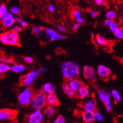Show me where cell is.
Instances as JSON below:
<instances>
[{
    "instance_id": "obj_40",
    "label": "cell",
    "mask_w": 123,
    "mask_h": 123,
    "mask_svg": "<svg viewBox=\"0 0 123 123\" xmlns=\"http://www.w3.org/2000/svg\"><path fill=\"white\" fill-rule=\"evenodd\" d=\"M88 12H89V14L90 15V16L92 18H96V17L98 16V14H97L96 11H92V10H90V11H89Z\"/></svg>"
},
{
    "instance_id": "obj_34",
    "label": "cell",
    "mask_w": 123,
    "mask_h": 123,
    "mask_svg": "<svg viewBox=\"0 0 123 123\" xmlns=\"http://www.w3.org/2000/svg\"><path fill=\"white\" fill-rule=\"evenodd\" d=\"M20 9L16 6H13L11 7V13L14 15H18L20 14Z\"/></svg>"
},
{
    "instance_id": "obj_29",
    "label": "cell",
    "mask_w": 123,
    "mask_h": 123,
    "mask_svg": "<svg viewBox=\"0 0 123 123\" xmlns=\"http://www.w3.org/2000/svg\"><path fill=\"white\" fill-rule=\"evenodd\" d=\"M0 62L3 63L7 64H13L14 63V61L11 58H7L6 57H1L0 58Z\"/></svg>"
},
{
    "instance_id": "obj_9",
    "label": "cell",
    "mask_w": 123,
    "mask_h": 123,
    "mask_svg": "<svg viewBox=\"0 0 123 123\" xmlns=\"http://www.w3.org/2000/svg\"><path fill=\"white\" fill-rule=\"evenodd\" d=\"M44 32L45 33L47 38L51 42L58 41V40H62L66 38V36L58 33L55 30L50 28H44Z\"/></svg>"
},
{
    "instance_id": "obj_21",
    "label": "cell",
    "mask_w": 123,
    "mask_h": 123,
    "mask_svg": "<svg viewBox=\"0 0 123 123\" xmlns=\"http://www.w3.org/2000/svg\"><path fill=\"white\" fill-rule=\"evenodd\" d=\"M11 70L15 73L20 74L25 70V66L23 64H15L14 63L11 66Z\"/></svg>"
},
{
    "instance_id": "obj_4",
    "label": "cell",
    "mask_w": 123,
    "mask_h": 123,
    "mask_svg": "<svg viewBox=\"0 0 123 123\" xmlns=\"http://www.w3.org/2000/svg\"><path fill=\"white\" fill-rule=\"evenodd\" d=\"M34 91L32 88L26 87L18 95V102L22 107H28L31 104Z\"/></svg>"
},
{
    "instance_id": "obj_17",
    "label": "cell",
    "mask_w": 123,
    "mask_h": 123,
    "mask_svg": "<svg viewBox=\"0 0 123 123\" xmlns=\"http://www.w3.org/2000/svg\"><path fill=\"white\" fill-rule=\"evenodd\" d=\"M47 105L55 106H58L60 104L58 97L55 94V93L48 94L47 96Z\"/></svg>"
},
{
    "instance_id": "obj_35",
    "label": "cell",
    "mask_w": 123,
    "mask_h": 123,
    "mask_svg": "<svg viewBox=\"0 0 123 123\" xmlns=\"http://www.w3.org/2000/svg\"><path fill=\"white\" fill-rule=\"evenodd\" d=\"M72 15H73L74 18H75V20L79 17H81V13L79 10L78 9H75L72 11Z\"/></svg>"
},
{
    "instance_id": "obj_15",
    "label": "cell",
    "mask_w": 123,
    "mask_h": 123,
    "mask_svg": "<svg viewBox=\"0 0 123 123\" xmlns=\"http://www.w3.org/2000/svg\"><path fill=\"white\" fill-rule=\"evenodd\" d=\"M77 97H79L81 99H84L89 97L90 95V91L89 88L85 85H83L77 91Z\"/></svg>"
},
{
    "instance_id": "obj_13",
    "label": "cell",
    "mask_w": 123,
    "mask_h": 123,
    "mask_svg": "<svg viewBox=\"0 0 123 123\" xmlns=\"http://www.w3.org/2000/svg\"><path fill=\"white\" fill-rule=\"evenodd\" d=\"M84 111H89L94 112L97 110V102L95 99H91L83 105Z\"/></svg>"
},
{
    "instance_id": "obj_45",
    "label": "cell",
    "mask_w": 123,
    "mask_h": 123,
    "mask_svg": "<svg viewBox=\"0 0 123 123\" xmlns=\"http://www.w3.org/2000/svg\"><path fill=\"white\" fill-rule=\"evenodd\" d=\"M47 68H41L39 69V71L41 72V73H43V72H47Z\"/></svg>"
},
{
    "instance_id": "obj_32",
    "label": "cell",
    "mask_w": 123,
    "mask_h": 123,
    "mask_svg": "<svg viewBox=\"0 0 123 123\" xmlns=\"http://www.w3.org/2000/svg\"><path fill=\"white\" fill-rule=\"evenodd\" d=\"M108 26H109V28L110 30V31H111V32H113V33H114L117 29L119 28V26H118V25L117 24L116 22H113V21H112L111 24L110 25Z\"/></svg>"
},
{
    "instance_id": "obj_2",
    "label": "cell",
    "mask_w": 123,
    "mask_h": 123,
    "mask_svg": "<svg viewBox=\"0 0 123 123\" xmlns=\"http://www.w3.org/2000/svg\"><path fill=\"white\" fill-rule=\"evenodd\" d=\"M0 42L3 44L12 46H20V37L18 33L12 30L6 31L0 34Z\"/></svg>"
},
{
    "instance_id": "obj_37",
    "label": "cell",
    "mask_w": 123,
    "mask_h": 123,
    "mask_svg": "<svg viewBox=\"0 0 123 123\" xmlns=\"http://www.w3.org/2000/svg\"><path fill=\"white\" fill-rule=\"evenodd\" d=\"M22 30V26H20L18 25L15 26L13 28V29H12V31H14V32H15V33H19L20 32H21Z\"/></svg>"
},
{
    "instance_id": "obj_8",
    "label": "cell",
    "mask_w": 123,
    "mask_h": 123,
    "mask_svg": "<svg viewBox=\"0 0 123 123\" xmlns=\"http://www.w3.org/2000/svg\"><path fill=\"white\" fill-rule=\"evenodd\" d=\"M18 114L15 110L9 108L0 109V121H10L15 119Z\"/></svg>"
},
{
    "instance_id": "obj_14",
    "label": "cell",
    "mask_w": 123,
    "mask_h": 123,
    "mask_svg": "<svg viewBox=\"0 0 123 123\" xmlns=\"http://www.w3.org/2000/svg\"><path fill=\"white\" fill-rule=\"evenodd\" d=\"M43 109H44L43 114L49 119H51L55 116L57 110L56 106L51 105L46 106Z\"/></svg>"
},
{
    "instance_id": "obj_19",
    "label": "cell",
    "mask_w": 123,
    "mask_h": 123,
    "mask_svg": "<svg viewBox=\"0 0 123 123\" xmlns=\"http://www.w3.org/2000/svg\"><path fill=\"white\" fill-rule=\"evenodd\" d=\"M15 22V18L13 17V15H12L11 16H9L8 17H6V18L3 19V20H1V24L4 28H9L11 27V26L14 25Z\"/></svg>"
},
{
    "instance_id": "obj_41",
    "label": "cell",
    "mask_w": 123,
    "mask_h": 123,
    "mask_svg": "<svg viewBox=\"0 0 123 123\" xmlns=\"http://www.w3.org/2000/svg\"><path fill=\"white\" fill-rule=\"evenodd\" d=\"M80 23H74V24L73 25H72V30H74V31H77V30H78V29L79 28H80Z\"/></svg>"
},
{
    "instance_id": "obj_7",
    "label": "cell",
    "mask_w": 123,
    "mask_h": 123,
    "mask_svg": "<svg viewBox=\"0 0 123 123\" xmlns=\"http://www.w3.org/2000/svg\"><path fill=\"white\" fill-rule=\"evenodd\" d=\"M44 120V114L42 110L36 109L29 114L26 118V122L29 123H42Z\"/></svg>"
},
{
    "instance_id": "obj_12",
    "label": "cell",
    "mask_w": 123,
    "mask_h": 123,
    "mask_svg": "<svg viewBox=\"0 0 123 123\" xmlns=\"http://www.w3.org/2000/svg\"><path fill=\"white\" fill-rule=\"evenodd\" d=\"M66 83L68 86V87L76 92L84 85L83 83L81 80L78 79V78L70 79V80H66Z\"/></svg>"
},
{
    "instance_id": "obj_43",
    "label": "cell",
    "mask_w": 123,
    "mask_h": 123,
    "mask_svg": "<svg viewBox=\"0 0 123 123\" xmlns=\"http://www.w3.org/2000/svg\"><path fill=\"white\" fill-rule=\"evenodd\" d=\"M75 21L77 22V23H80V24H81V23H83L84 22H85V20H84V18L83 17H79L78 18L75 19Z\"/></svg>"
},
{
    "instance_id": "obj_30",
    "label": "cell",
    "mask_w": 123,
    "mask_h": 123,
    "mask_svg": "<svg viewBox=\"0 0 123 123\" xmlns=\"http://www.w3.org/2000/svg\"><path fill=\"white\" fill-rule=\"evenodd\" d=\"M15 21H17V22H18L20 25V26H22V28H26L28 26V23L26 21L23 20V19L21 18L20 17H15Z\"/></svg>"
},
{
    "instance_id": "obj_27",
    "label": "cell",
    "mask_w": 123,
    "mask_h": 123,
    "mask_svg": "<svg viewBox=\"0 0 123 123\" xmlns=\"http://www.w3.org/2000/svg\"><path fill=\"white\" fill-rule=\"evenodd\" d=\"M106 17L112 21L114 20L116 18V13L112 11H108V12H107V14H106Z\"/></svg>"
},
{
    "instance_id": "obj_11",
    "label": "cell",
    "mask_w": 123,
    "mask_h": 123,
    "mask_svg": "<svg viewBox=\"0 0 123 123\" xmlns=\"http://www.w3.org/2000/svg\"><path fill=\"white\" fill-rule=\"evenodd\" d=\"M97 73L98 76L104 81H107L109 79L111 74V70L107 66L100 64L98 67Z\"/></svg>"
},
{
    "instance_id": "obj_20",
    "label": "cell",
    "mask_w": 123,
    "mask_h": 123,
    "mask_svg": "<svg viewBox=\"0 0 123 123\" xmlns=\"http://www.w3.org/2000/svg\"><path fill=\"white\" fill-rule=\"evenodd\" d=\"M62 89L64 93L66 94L68 97L70 98H75L77 97V92L74 91L73 90L69 88L68 86L67 85L66 83L63 84L62 85Z\"/></svg>"
},
{
    "instance_id": "obj_36",
    "label": "cell",
    "mask_w": 123,
    "mask_h": 123,
    "mask_svg": "<svg viewBox=\"0 0 123 123\" xmlns=\"http://www.w3.org/2000/svg\"><path fill=\"white\" fill-rule=\"evenodd\" d=\"M24 61L28 64H32L34 62V60L32 57L25 56L24 57Z\"/></svg>"
},
{
    "instance_id": "obj_38",
    "label": "cell",
    "mask_w": 123,
    "mask_h": 123,
    "mask_svg": "<svg viewBox=\"0 0 123 123\" xmlns=\"http://www.w3.org/2000/svg\"><path fill=\"white\" fill-rule=\"evenodd\" d=\"M56 27L58 31H60V32H61V33H64V32L67 31V30H68L66 28L64 27V26H61V25H58Z\"/></svg>"
},
{
    "instance_id": "obj_31",
    "label": "cell",
    "mask_w": 123,
    "mask_h": 123,
    "mask_svg": "<svg viewBox=\"0 0 123 123\" xmlns=\"http://www.w3.org/2000/svg\"><path fill=\"white\" fill-rule=\"evenodd\" d=\"M94 118L95 120L98 121H103L104 119L102 114L97 110L94 111Z\"/></svg>"
},
{
    "instance_id": "obj_18",
    "label": "cell",
    "mask_w": 123,
    "mask_h": 123,
    "mask_svg": "<svg viewBox=\"0 0 123 123\" xmlns=\"http://www.w3.org/2000/svg\"><path fill=\"white\" fill-rule=\"evenodd\" d=\"M56 90V86H53L51 83H46L45 84H44L41 89L42 92L46 94L50 93H55Z\"/></svg>"
},
{
    "instance_id": "obj_3",
    "label": "cell",
    "mask_w": 123,
    "mask_h": 123,
    "mask_svg": "<svg viewBox=\"0 0 123 123\" xmlns=\"http://www.w3.org/2000/svg\"><path fill=\"white\" fill-rule=\"evenodd\" d=\"M30 104L33 109L43 110L47 105L46 94L42 92V91L34 92Z\"/></svg>"
},
{
    "instance_id": "obj_10",
    "label": "cell",
    "mask_w": 123,
    "mask_h": 123,
    "mask_svg": "<svg viewBox=\"0 0 123 123\" xmlns=\"http://www.w3.org/2000/svg\"><path fill=\"white\" fill-rule=\"evenodd\" d=\"M82 74L85 79L88 81H94L96 80V72L94 68L91 66H85L83 68Z\"/></svg>"
},
{
    "instance_id": "obj_26",
    "label": "cell",
    "mask_w": 123,
    "mask_h": 123,
    "mask_svg": "<svg viewBox=\"0 0 123 123\" xmlns=\"http://www.w3.org/2000/svg\"><path fill=\"white\" fill-rule=\"evenodd\" d=\"M114 34H115V37L117 39H122L123 38V30L121 28H118L114 32Z\"/></svg>"
},
{
    "instance_id": "obj_5",
    "label": "cell",
    "mask_w": 123,
    "mask_h": 123,
    "mask_svg": "<svg viewBox=\"0 0 123 123\" xmlns=\"http://www.w3.org/2000/svg\"><path fill=\"white\" fill-rule=\"evenodd\" d=\"M99 99L104 104L107 112H111L112 105L111 104V92L107 91L105 89L99 88L97 91Z\"/></svg>"
},
{
    "instance_id": "obj_44",
    "label": "cell",
    "mask_w": 123,
    "mask_h": 123,
    "mask_svg": "<svg viewBox=\"0 0 123 123\" xmlns=\"http://www.w3.org/2000/svg\"><path fill=\"white\" fill-rule=\"evenodd\" d=\"M111 22H112V20H110V19L107 18L104 21V25L105 26H108L110 25L111 24Z\"/></svg>"
},
{
    "instance_id": "obj_25",
    "label": "cell",
    "mask_w": 123,
    "mask_h": 123,
    "mask_svg": "<svg viewBox=\"0 0 123 123\" xmlns=\"http://www.w3.org/2000/svg\"><path fill=\"white\" fill-rule=\"evenodd\" d=\"M111 96H112L113 98L116 100V102H121L122 100L121 96H120L119 92H118V91L116 90V89H113L111 92Z\"/></svg>"
},
{
    "instance_id": "obj_24",
    "label": "cell",
    "mask_w": 123,
    "mask_h": 123,
    "mask_svg": "<svg viewBox=\"0 0 123 123\" xmlns=\"http://www.w3.org/2000/svg\"><path fill=\"white\" fill-rule=\"evenodd\" d=\"M33 33L36 36L41 35L44 31V28H43L41 26H34L32 29Z\"/></svg>"
},
{
    "instance_id": "obj_42",
    "label": "cell",
    "mask_w": 123,
    "mask_h": 123,
    "mask_svg": "<svg viewBox=\"0 0 123 123\" xmlns=\"http://www.w3.org/2000/svg\"><path fill=\"white\" fill-rule=\"evenodd\" d=\"M94 1L98 5L105 6V3H104V0H94Z\"/></svg>"
},
{
    "instance_id": "obj_33",
    "label": "cell",
    "mask_w": 123,
    "mask_h": 123,
    "mask_svg": "<svg viewBox=\"0 0 123 123\" xmlns=\"http://www.w3.org/2000/svg\"><path fill=\"white\" fill-rule=\"evenodd\" d=\"M54 123H66V119L65 118H64V116L62 115H59L57 116V118L53 121Z\"/></svg>"
},
{
    "instance_id": "obj_28",
    "label": "cell",
    "mask_w": 123,
    "mask_h": 123,
    "mask_svg": "<svg viewBox=\"0 0 123 123\" xmlns=\"http://www.w3.org/2000/svg\"><path fill=\"white\" fill-rule=\"evenodd\" d=\"M8 12V9L5 4H1L0 5V17H2L5 15Z\"/></svg>"
},
{
    "instance_id": "obj_22",
    "label": "cell",
    "mask_w": 123,
    "mask_h": 123,
    "mask_svg": "<svg viewBox=\"0 0 123 123\" xmlns=\"http://www.w3.org/2000/svg\"><path fill=\"white\" fill-rule=\"evenodd\" d=\"M95 39H96V43L100 45H102V46H106L109 43V41L107 39H106L105 38L102 36L100 34H97L94 36Z\"/></svg>"
},
{
    "instance_id": "obj_1",
    "label": "cell",
    "mask_w": 123,
    "mask_h": 123,
    "mask_svg": "<svg viewBox=\"0 0 123 123\" xmlns=\"http://www.w3.org/2000/svg\"><path fill=\"white\" fill-rule=\"evenodd\" d=\"M62 77L65 80L78 78L80 74V66L73 61H65L61 64Z\"/></svg>"
},
{
    "instance_id": "obj_39",
    "label": "cell",
    "mask_w": 123,
    "mask_h": 123,
    "mask_svg": "<svg viewBox=\"0 0 123 123\" xmlns=\"http://www.w3.org/2000/svg\"><path fill=\"white\" fill-rule=\"evenodd\" d=\"M48 10L50 12H54L55 11V6L53 4H50L48 7Z\"/></svg>"
},
{
    "instance_id": "obj_6",
    "label": "cell",
    "mask_w": 123,
    "mask_h": 123,
    "mask_svg": "<svg viewBox=\"0 0 123 123\" xmlns=\"http://www.w3.org/2000/svg\"><path fill=\"white\" fill-rule=\"evenodd\" d=\"M40 74L41 72L39 70H34L22 76L20 80L21 85L26 87L30 86L34 83L36 79L40 75Z\"/></svg>"
},
{
    "instance_id": "obj_23",
    "label": "cell",
    "mask_w": 123,
    "mask_h": 123,
    "mask_svg": "<svg viewBox=\"0 0 123 123\" xmlns=\"http://www.w3.org/2000/svg\"><path fill=\"white\" fill-rule=\"evenodd\" d=\"M11 70V66L0 62V74H4Z\"/></svg>"
},
{
    "instance_id": "obj_16",
    "label": "cell",
    "mask_w": 123,
    "mask_h": 123,
    "mask_svg": "<svg viewBox=\"0 0 123 123\" xmlns=\"http://www.w3.org/2000/svg\"><path fill=\"white\" fill-rule=\"evenodd\" d=\"M81 117L84 122L86 123H92L95 121L94 112L89 111H84L81 112Z\"/></svg>"
}]
</instances>
